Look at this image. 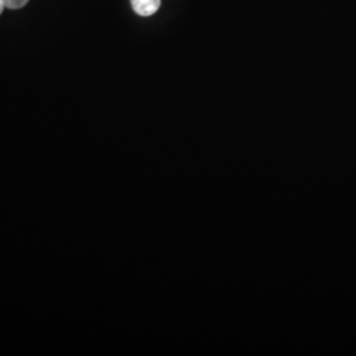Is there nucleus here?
Masks as SVG:
<instances>
[{"label": "nucleus", "instance_id": "obj_1", "mask_svg": "<svg viewBox=\"0 0 356 356\" xmlns=\"http://www.w3.org/2000/svg\"><path fill=\"white\" fill-rule=\"evenodd\" d=\"M134 11L140 16H151L153 13H157L161 0H131Z\"/></svg>", "mask_w": 356, "mask_h": 356}, {"label": "nucleus", "instance_id": "obj_2", "mask_svg": "<svg viewBox=\"0 0 356 356\" xmlns=\"http://www.w3.org/2000/svg\"><path fill=\"white\" fill-rule=\"evenodd\" d=\"M1 1H3L6 8L19 10V8H23L29 0H1Z\"/></svg>", "mask_w": 356, "mask_h": 356}, {"label": "nucleus", "instance_id": "obj_3", "mask_svg": "<svg viewBox=\"0 0 356 356\" xmlns=\"http://www.w3.org/2000/svg\"><path fill=\"white\" fill-rule=\"evenodd\" d=\"M4 8H6V7H4V4H3V1H1V0H0V15H1V13H3V11H4Z\"/></svg>", "mask_w": 356, "mask_h": 356}]
</instances>
